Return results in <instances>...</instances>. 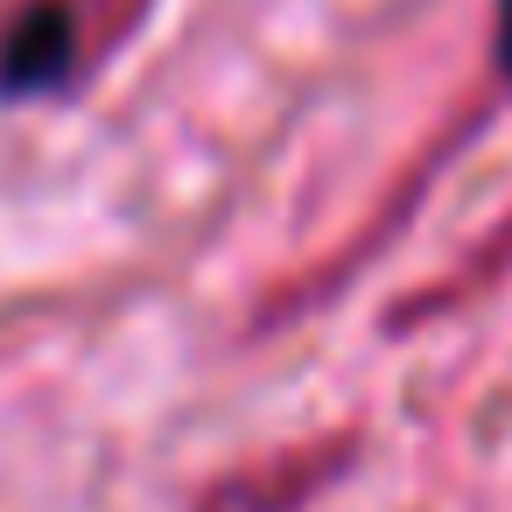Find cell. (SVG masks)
Instances as JSON below:
<instances>
[{
  "instance_id": "1",
  "label": "cell",
  "mask_w": 512,
  "mask_h": 512,
  "mask_svg": "<svg viewBox=\"0 0 512 512\" xmlns=\"http://www.w3.org/2000/svg\"><path fill=\"white\" fill-rule=\"evenodd\" d=\"M78 29L85 15L71 0H29L15 8L8 36H0V92H57L78 71Z\"/></svg>"
},
{
  "instance_id": "2",
  "label": "cell",
  "mask_w": 512,
  "mask_h": 512,
  "mask_svg": "<svg viewBox=\"0 0 512 512\" xmlns=\"http://www.w3.org/2000/svg\"><path fill=\"white\" fill-rule=\"evenodd\" d=\"M498 71L512 78V0H498Z\"/></svg>"
}]
</instances>
